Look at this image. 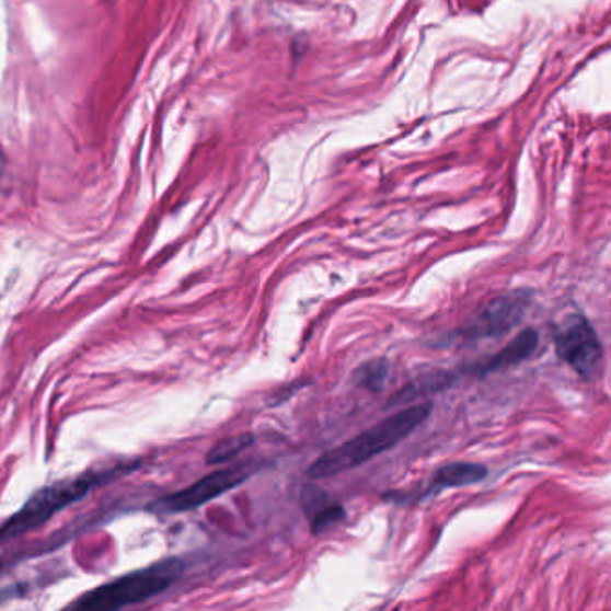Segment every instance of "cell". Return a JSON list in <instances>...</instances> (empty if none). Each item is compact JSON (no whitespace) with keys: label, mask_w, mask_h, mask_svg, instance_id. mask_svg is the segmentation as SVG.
<instances>
[{"label":"cell","mask_w":611,"mask_h":611,"mask_svg":"<svg viewBox=\"0 0 611 611\" xmlns=\"http://www.w3.org/2000/svg\"><path fill=\"white\" fill-rule=\"evenodd\" d=\"M433 404H419L410 410L400 411L373 425L371 429L360 433L350 441L335 447L315 459L309 469L312 479H325L357 469L359 464L370 461L374 456L393 449L402 439L418 429L429 418Z\"/></svg>","instance_id":"obj_1"},{"label":"cell","mask_w":611,"mask_h":611,"mask_svg":"<svg viewBox=\"0 0 611 611\" xmlns=\"http://www.w3.org/2000/svg\"><path fill=\"white\" fill-rule=\"evenodd\" d=\"M185 563L176 557H169L154 563L151 567L140 568L103 587L90 590L72 604L76 610L112 611L120 608L135 607L149 601L173 587L183 576Z\"/></svg>","instance_id":"obj_2"},{"label":"cell","mask_w":611,"mask_h":611,"mask_svg":"<svg viewBox=\"0 0 611 611\" xmlns=\"http://www.w3.org/2000/svg\"><path fill=\"white\" fill-rule=\"evenodd\" d=\"M104 479L106 473H99V475L84 473L79 477L59 481L38 489L19 512L8 518L4 523H0V543L10 542L25 532L35 531L55 517L56 512L87 497L95 486L103 483Z\"/></svg>","instance_id":"obj_3"},{"label":"cell","mask_w":611,"mask_h":611,"mask_svg":"<svg viewBox=\"0 0 611 611\" xmlns=\"http://www.w3.org/2000/svg\"><path fill=\"white\" fill-rule=\"evenodd\" d=\"M554 343H556L557 355L581 379H596L601 371L604 350L593 326L585 315L577 312L567 315L554 332Z\"/></svg>","instance_id":"obj_4"},{"label":"cell","mask_w":611,"mask_h":611,"mask_svg":"<svg viewBox=\"0 0 611 611\" xmlns=\"http://www.w3.org/2000/svg\"><path fill=\"white\" fill-rule=\"evenodd\" d=\"M253 472H255L253 464L219 470V472L210 473L207 477L199 479L197 483L188 486V488L158 498L154 503L149 504V509L153 512H160V515L193 511V509L210 503L214 498L221 497L222 493L241 486L244 481L252 477Z\"/></svg>","instance_id":"obj_5"},{"label":"cell","mask_w":611,"mask_h":611,"mask_svg":"<svg viewBox=\"0 0 611 611\" xmlns=\"http://www.w3.org/2000/svg\"><path fill=\"white\" fill-rule=\"evenodd\" d=\"M531 300L532 292L528 289H518L509 295L493 298L477 312H473L459 334L464 341L492 339L508 334L522 321Z\"/></svg>","instance_id":"obj_6"},{"label":"cell","mask_w":611,"mask_h":611,"mask_svg":"<svg viewBox=\"0 0 611 611\" xmlns=\"http://www.w3.org/2000/svg\"><path fill=\"white\" fill-rule=\"evenodd\" d=\"M538 346V332L534 328H526L509 343L506 348L498 351L495 357L486 360L484 365L479 366V377H486V374L495 373V371H503L506 368L522 362V360L531 357L532 351L537 350Z\"/></svg>","instance_id":"obj_7"},{"label":"cell","mask_w":611,"mask_h":611,"mask_svg":"<svg viewBox=\"0 0 611 611\" xmlns=\"http://www.w3.org/2000/svg\"><path fill=\"white\" fill-rule=\"evenodd\" d=\"M488 475V470L481 464L473 463H452L447 464L434 473L430 481V492H441L445 488H458V486H469L479 483Z\"/></svg>","instance_id":"obj_8"},{"label":"cell","mask_w":611,"mask_h":611,"mask_svg":"<svg viewBox=\"0 0 611 611\" xmlns=\"http://www.w3.org/2000/svg\"><path fill=\"white\" fill-rule=\"evenodd\" d=\"M390 374V362L385 359L368 360L365 365H360L355 370L354 384L362 390L371 391V393H380L384 390V382Z\"/></svg>","instance_id":"obj_9"},{"label":"cell","mask_w":611,"mask_h":611,"mask_svg":"<svg viewBox=\"0 0 611 611\" xmlns=\"http://www.w3.org/2000/svg\"><path fill=\"white\" fill-rule=\"evenodd\" d=\"M255 443V436L252 433L237 434L232 438L221 439L214 445L207 456V464H222L235 458L239 453L250 449Z\"/></svg>","instance_id":"obj_10"},{"label":"cell","mask_w":611,"mask_h":611,"mask_svg":"<svg viewBox=\"0 0 611 611\" xmlns=\"http://www.w3.org/2000/svg\"><path fill=\"white\" fill-rule=\"evenodd\" d=\"M332 504L335 503L332 500L331 495L325 489L320 488L318 484H307L303 492H301V508H303L309 522H312L318 515L331 508Z\"/></svg>","instance_id":"obj_11"},{"label":"cell","mask_w":611,"mask_h":611,"mask_svg":"<svg viewBox=\"0 0 611 611\" xmlns=\"http://www.w3.org/2000/svg\"><path fill=\"white\" fill-rule=\"evenodd\" d=\"M345 508L341 504H332L331 508L326 511L321 512L311 522V529L314 534H321L325 532L326 529H331L335 523H339L341 520H345Z\"/></svg>","instance_id":"obj_12"},{"label":"cell","mask_w":611,"mask_h":611,"mask_svg":"<svg viewBox=\"0 0 611 611\" xmlns=\"http://www.w3.org/2000/svg\"><path fill=\"white\" fill-rule=\"evenodd\" d=\"M5 169H8V157H5L4 149L0 148V177L4 176Z\"/></svg>","instance_id":"obj_13"},{"label":"cell","mask_w":611,"mask_h":611,"mask_svg":"<svg viewBox=\"0 0 611 611\" xmlns=\"http://www.w3.org/2000/svg\"><path fill=\"white\" fill-rule=\"evenodd\" d=\"M0 568H2V562H0Z\"/></svg>","instance_id":"obj_14"}]
</instances>
